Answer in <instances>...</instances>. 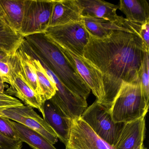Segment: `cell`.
Listing matches in <instances>:
<instances>
[{"instance_id":"1","label":"cell","mask_w":149,"mask_h":149,"mask_svg":"<svg viewBox=\"0 0 149 149\" xmlns=\"http://www.w3.org/2000/svg\"><path fill=\"white\" fill-rule=\"evenodd\" d=\"M139 31L114 30L103 38L89 34L83 57L102 74L105 95L99 103L109 111L123 83H139L144 50Z\"/></svg>"},{"instance_id":"2","label":"cell","mask_w":149,"mask_h":149,"mask_svg":"<svg viewBox=\"0 0 149 149\" xmlns=\"http://www.w3.org/2000/svg\"><path fill=\"white\" fill-rule=\"evenodd\" d=\"M25 40L36 56L42 61L73 93L86 99L91 91L58 47L44 33L31 35Z\"/></svg>"},{"instance_id":"3","label":"cell","mask_w":149,"mask_h":149,"mask_svg":"<svg viewBox=\"0 0 149 149\" xmlns=\"http://www.w3.org/2000/svg\"><path fill=\"white\" fill-rule=\"evenodd\" d=\"M149 106L140 83L123 82L109 112L115 123H125L145 118Z\"/></svg>"},{"instance_id":"4","label":"cell","mask_w":149,"mask_h":149,"mask_svg":"<svg viewBox=\"0 0 149 149\" xmlns=\"http://www.w3.org/2000/svg\"><path fill=\"white\" fill-rule=\"evenodd\" d=\"M94 132L113 147L124 123H115L109 111L96 100L88 107L81 117Z\"/></svg>"},{"instance_id":"5","label":"cell","mask_w":149,"mask_h":149,"mask_svg":"<svg viewBox=\"0 0 149 149\" xmlns=\"http://www.w3.org/2000/svg\"><path fill=\"white\" fill-rule=\"evenodd\" d=\"M44 33L54 43L81 56H83L84 47L89 38V33L83 20L49 27Z\"/></svg>"},{"instance_id":"6","label":"cell","mask_w":149,"mask_h":149,"mask_svg":"<svg viewBox=\"0 0 149 149\" xmlns=\"http://www.w3.org/2000/svg\"><path fill=\"white\" fill-rule=\"evenodd\" d=\"M53 6V0H25L20 33L25 37L45 33L49 27Z\"/></svg>"},{"instance_id":"7","label":"cell","mask_w":149,"mask_h":149,"mask_svg":"<svg viewBox=\"0 0 149 149\" xmlns=\"http://www.w3.org/2000/svg\"><path fill=\"white\" fill-rule=\"evenodd\" d=\"M8 61L11 68L8 83L10 87L7 90L6 94L15 96L26 106L38 109L42 115L43 104L40 97L28 83L22 70L18 50L14 55L9 56Z\"/></svg>"},{"instance_id":"8","label":"cell","mask_w":149,"mask_h":149,"mask_svg":"<svg viewBox=\"0 0 149 149\" xmlns=\"http://www.w3.org/2000/svg\"><path fill=\"white\" fill-rule=\"evenodd\" d=\"M36 57L40 62L47 74L55 84L56 88V94L49 100L56 105L68 117L72 120L81 117L82 114L88 108L87 100L70 91L42 61L38 59L36 56Z\"/></svg>"},{"instance_id":"9","label":"cell","mask_w":149,"mask_h":149,"mask_svg":"<svg viewBox=\"0 0 149 149\" xmlns=\"http://www.w3.org/2000/svg\"><path fill=\"white\" fill-rule=\"evenodd\" d=\"M54 44L89 87L96 97L97 101L101 103L105 95L101 72L83 56L74 54L63 46Z\"/></svg>"},{"instance_id":"10","label":"cell","mask_w":149,"mask_h":149,"mask_svg":"<svg viewBox=\"0 0 149 149\" xmlns=\"http://www.w3.org/2000/svg\"><path fill=\"white\" fill-rule=\"evenodd\" d=\"M1 111L4 116L37 132L52 144H55L58 141L55 132L31 107L23 104L1 110Z\"/></svg>"},{"instance_id":"11","label":"cell","mask_w":149,"mask_h":149,"mask_svg":"<svg viewBox=\"0 0 149 149\" xmlns=\"http://www.w3.org/2000/svg\"><path fill=\"white\" fill-rule=\"evenodd\" d=\"M66 146L75 149H114L98 136L81 117L72 120Z\"/></svg>"},{"instance_id":"12","label":"cell","mask_w":149,"mask_h":149,"mask_svg":"<svg viewBox=\"0 0 149 149\" xmlns=\"http://www.w3.org/2000/svg\"><path fill=\"white\" fill-rule=\"evenodd\" d=\"M43 119L55 132L58 139L65 146L69 139L72 119L68 117L50 100L42 104Z\"/></svg>"},{"instance_id":"13","label":"cell","mask_w":149,"mask_h":149,"mask_svg":"<svg viewBox=\"0 0 149 149\" xmlns=\"http://www.w3.org/2000/svg\"><path fill=\"white\" fill-rule=\"evenodd\" d=\"M82 18L84 24L89 33L97 38L107 37L114 30L139 31L141 26L130 22L122 16L115 21L89 17Z\"/></svg>"},{"instance_id":"14","label":"cell","mask_w":149,"mask_h":149,"mask_svg":"<svg viewBox=\"0 0 149 149\" xmlns=\"http://www.w3.org/2000/svg\"><path fill=\"white\" fill-rule=\"evenodd\" d=\"M82 19L81 9L77 0H53L49 27L78 22Z\"/></svg>"},{"instance_id":"15","label":"cell","mask_w":149,"mask_h":149,"mask_svg":"<svg viewBox=\"0 0 149 149\" xmlns=\"http://www.w3.org/2000/svg\"><path fill=\"white\" fill-rule=\"evenodd\" d=\"M145 133V118L125 123L113 149H135L143 143Z\"/></svg>"},{"instance_id":"16","label":"cell","mask_w":149,"mask_h":149,"mask_svg":"<svg viewBox=\"0 0 149 149\" xmlns=\"http://www.w3.org/2000/svg\"><path fill=\"white\" fill-rule=\"evenodd\" d=\"M82 17H89L115 21L121 16L117 14L118 5L101 0H77Z\"/></svg>"},{"instance_id":"17","label":"cell","mask_w":149,"mask_h":149,"mask_svg":"<svg viewBox=\"0 0 149 149\" xmlns=\"http://www.w3.org/2000/svg\"><path fill=\"white\" fill-rule=\"evenodd\" d=\"M21 46L30 56L33 65L40 89V97L43 104L54 95L56 91L55 85L49 79L45 69L30 49L25 38Z\"/></svg>"},{"instance_id":"18","label":"cell","mask_w":149,"mask_h":149,"mask_svg":"<svg viewBox=\"0 0 149 149\" xmlns=\"http://www.w3.org/2000/svg\"><path fill=\"white\" fill-rule=\"evenodd\" d=\"M24 8L25 0H0V19L20 33Z\"/></svg>"},{"instance_id":"19","label":"cell","mask_w":149,"mask_h":149,"mask_svg":"<svg viewBox=\"0 0 149 149\" xmlns=\"http://www.w3.org/2000/svg\"><path fill=\"white\" fill-rule=\"evenodd\" d=\"M118 6L130 22L141 26L149 21V6L146 0H120Z\"/></svg>"},{"instance_id":"20","label":"cell","mask_w":149,"mask_h":149,"mask_svg":"<svg viewBox=\"0 0 149 149\" xmlns=\"http://www.w3.org/2000/svg\"><path fill=\"white\" fill-rule=\"evenodd\" d=\"M10 123L17 137L33 149H57L37 132L10 119Z\"/></svg>"},{"instance_id":"21","label":"cell","mask_w":149,"mask_h":149,"mask_svg":"<svg viewBox=\"0 0 149 149\" xmlns=\"http://www.w3.org/2000/svg\"><path fill=\"white\" fill-rule=\"evenodd\" d=\"M25 37L0 19V51L9 56L13 55L19 48Z\"/></svg>"},{"instance_id":"22","label":"cell","mask_w":149,"mask_h":149,"mask_svg":"<svg viewBox=\"0 0 149 149\" xmlns=\"http://www.w3.org/2000/svg\"><path fill=\"white\" fill-rule=\"evenodd\" d=\"M18 52L22 70L28 83L40 98L36 74L30 56L23 50L21 46L18 49Z\"/></svg>"},{"instance_id":"23","label":"cell","mask_w":149,"mask_h":149,"mask_svg":"<svg viewBox=\"0 0 149 149\" xmlns=\"http://www.w3.org/2000/svg\"><path fill=\"white\" fill-rule=\"evenodd\" d=\"M149 52L143 50V61L139 72V82L146 100H149Z\"/></svg>"},{"instance_id":"24","label":"cell","mask_w":149,"mask_h":149,"mask_svg":"<svg viewBox=\"0 0 149 149\" xmlns=\"http://www.w3.org/2000/svg\"><path fill=\"white\" fill-rule=\"evenodd\" d=\"M23 104L17 98L0 91V110L21 106Z\"/></svg>"},{"instance_id":"25","label":"cell","mask_w":149,"mask_h":149,"mask_svg":"<svg viewBox=\"0 0 149 149\" xmlns=\"http://www.w3.org/2000/svg\"><path fill=\"white\" fill-rule=\"evenodd\" d=\"M0 133L13 139H19L10 123V119L4 116L0 117Z\"/></svg>"},{"instance_id":"26","label":"cell","mask_w":149,"mask_h":149,"mask_svg":"<svg viewBox=\"0 0 149 149\" xmlns=\"http://www.w3.org/2000/svg\"><path fill=\"white\" fill-rule=\"evenodd\" d=\"M22 146L19 139H12L0 133V149H21Z\"/></svg>"},{"instance_id":"27","label":"cell","mask_w":149,"mask_h":149,"mask_svg":"<svg viewBox=\"0 0 149 149\" xmlns=\"http://www.w3.org/2000/svg\"><path fill=\"white\" fill-rule=\"evenodd\" d=\"M139 35L143 44L144 50L149 53V21L141 25Z\"/></svg>"},{"instance_id":"28","label":"cell","mask_w":149,"mask_h":149,"mask_svg":"<svg viewBox=\"0 0 149 149\" xmlns=\"http://www.w3.org/2000/svg\"><path fill=\"white\" fill-rule=\"evenodd\" d=\"M10 72L11 68L8 60L0 61V75L3 78L5 83H9Z\"/></svg>"},{"instance_id":"29","label":"cell","mask_w":149,"mask_h":149,"mask_svg":"<svg viewBox=\"0 0 149 149\" xmlns=\"http://www.w3.org/2000/svg\"><path fill=\"white\" fill-rule=\"evenodd\" d=\"M9 56L3 51H0V61H7Z\"/></svg>"},{"instance_id":"30","label":"cell","mask_w":149,"mask_h":149,"mask_svg":"<svg viewBox=\"0 0 149 149\" xmlns=\"http://www.w3.org/2000/svg\"><path fill=\"white\" fill-rule=\"evenodd\" d=\"M6 88L5 82L3 78L0 75V91L2 92H5V88Z\"/></svg>"},{"instance_id":"31","label":"cell","mask_w":149,"mask_h":149,"mask_svg":"<svg viewBox=\"0 0 149 149\" xmlns=\"http://www.w3.org/2000/svg\"><path fill=\"white\" fill-rule=\"evenodd\" d=\"M135 149H147V148L145 147L143 143L138 146Z\"/></svg>"},{"instance_id":"32","label":"cell","mask_w":149,"mask_h":149,"mask_svg":"<svg viewBox=\"0 0 149 149\" xmlns=\"http://www.w3.org/2000/svg\"><path fill=\"white\" fill-rule=\"evenodd\" d=\"M75 149L74 148H71V147H69V146H66V149Z\"/></svg>"},{"instance_id":"33","label":"cell","mask_w":149,"mask_h":149,"mask_svg":"<svg viewBox=\"0 0 149 149\" xmlns=\"http://www.w3.org/2000/svg\"><path fill=\"white\" fill-rule=\"evenodd\" d=\"M3 116L2 113H1V110H0V117Z\"/></svg>"}]
</instances>
